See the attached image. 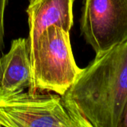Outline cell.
Wrapping results in <instances>:
<instances>
[{"instance_id": "7a4b0ae2", "label": "cell", "mask_w": 127, "mask_h": 127, "mask_svg": "<svg viewBox=\"0 0 127 127\" xmlns=\"http://www.w3.org/2000/svg\"><path fill=\"white\" fill-rule=\"evenodd\" d=\"M30 58L31 93L47 91L63 96L83 70L74 58L69 32L57 26L44 31Z\"/></svg>"}, {"instance_id": "5b68a950", "label": "cell", "mask_w": 127, "mask_h": 127, "mask_svg": "<svg viewBox=\"0 0 127 127\" xmlns=\"http://www.w3.org/2000/svg\"><path fill=\"white\" fill-rule=\"evenodd\" d=\"M74 0H30L26 10L28 22L30 55L34 51L40 35L48 27L57 26L70 32L73 26Z\"/></svg>"}, {"instance_id": "6da1fadb", "label": "cell", "mask_w": 127, "mask_h": 127, "mask_svg": "<svg viewBox=\"0 0 127 127\" xmlns=\"http://www.w3.org/2000/svg\"><path fill=\"white\" fill-rule=\"evenodd\" d=\"M61 97L80 127H119L127 103V39L95 56Z\"/></svg>"}, {"instance_id": "8992f818", "label": "cell", "mask_w": 127, "mask_h": 127, "mask_svg": "<svg viewBox=\"0 0 127 127\" xmlns=\"http://www.w3.org/2000/svg\"><path fill=\"white\" fill-rule=\"evenodd\" d=\"M31 64L28 38L12 41L9 51L0 56V98L7 97L29 89Z\"/></svg>"}, {"instance_id": "3957f363", "label": "cell", "mask_w": 127, "mask_h": 127, "mask_svg": "<svg viewBox=\"0 0 127 127\" xmlns=\"http://www.w3.org/2000/svg\"><path fill=\"white\" fill-rule=\"evenodd\" d=\"M0 127H80L57 94L21 92L0 98Z\"/></svg>"}, {"instance_id": "ba28073f", "label": "cell", "mask_w": 127, "mask_h": 127, "mask_svg": "<svg viewBox=\"0 0 127 127\" xmlns=\"http://www.w3.org/2000/svg\"><path fill=\"white\" fill-rule=\"evenodd\" d=\"M119 127H127V103L125 106L124 112H123L122 119H121Z\"/></svg>"}, {"instance_id": "277c9868", "label": "cell", "mask_w": 127, "mask_h": 127, "mask_svg": "<svg viewBox=\"0 0 127 127\" xmlns=\"http://www.w3.org/2000/svg\"><path fill=\"white\" fill-rule=\"evenodd\" d=\"M80 29L96 57L127 39V0H83Z\"/></svg>"}, {"instance_id": "52a82bcc", "label": "cell", "mask_w": 127, "mask_h": 127, "mask_svg": "<svg viewBox=\"0 0 127 127\" xmlns=\"http://www.w3.org/2000/svg\"><path fill=\"white\" fill-rule=\"evenodd\" d=\"M8 0H0V56L4 48V14Z\"/></svg>"}]
</instances>
